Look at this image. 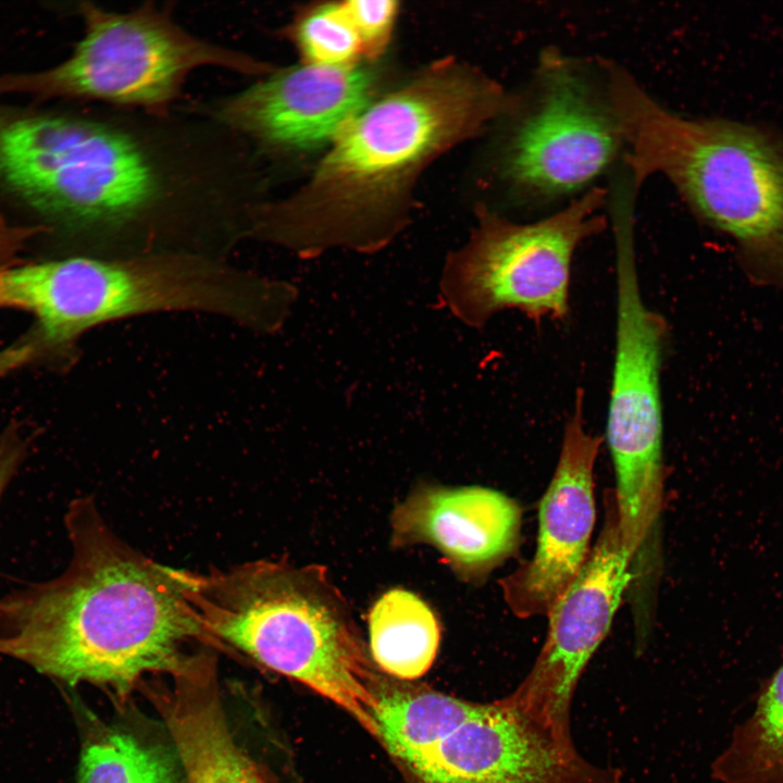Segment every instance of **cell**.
<instances>
[{
	"instance_id": "1",
	"label": "cell",
	"mask_w": 783,
	"mask_h": 783,
	"mask_svg": "<svg viewBox=\"0 0 783 783\" xmlns=\"http://www.w3.org/2000/svg\"><path fill=\"white\" fill-rule=\"evenodd\" d=\"M71 559L58 576L0 598V654L71 685L125 692L144 675L187 674L216 644L188 600L178 569L133 548L91 497L64 514Z\"/></svg>"
},
{
	"instance_id": "2",
	"label": "cell",
	"mask_w": 783,
	"mask_h": 783,
	"mask_svg": "<svg viewBox=\"0 0 783 783\" xmlns=\"http://www.w3.org/2000/svg\"><path fill=\"white\" fill-rule=\"evenodd\" d=\"M518 105L476 72L452 63L427 70L363 109L300 191L257 211L252 233L301 258L336 247L378 251L402 229L422 169Z\"/></svg>"
},
{
	"instance_id": "3",
	"label": "cell",
	"mask_w": 783,
	"mask_h": 783,
	"mask_svg": "<svg viewBox=\"0 0 783 783\" xmlns=\"http://www.w3.org/2000/svg\"><path fill=\"white\" fill-rule=\"evenodd\" d=\"M607 87L633 184L667 178L696 217L732 239L749 282L783 290V133L675 113L616 64Z\"/></svg>"
},
{
	"instance_id": "4",
	"label": "cell",
	"mask_w": 783,
	"mask_h": 783,
	"mask_svg": "<svg viewBox=\"0 0 783 783\" xmlns=\"http://www.w3.org/2000/svg\"><path fill=\"white\" fill-rule=\"evenodd\" d=\"M0 308L34 316L29 331L0 351L8 373L69 352L94 327L151 313H209L261 333L277 313L278 288L273 278L196 253L74 257L1 272Z\"/></svg>"
},
{
	"instance_id": "5",
	"label": "cell",
	"mask_w": 783,
	"mask_h": 783,
	"mask_svg": "<svg viewBox=\"0 0 783 783\" xmlns=\"http://www.w3.org/2000/svg\"><path fill=\"white\" fill-rule=\"evenodd\" d=\"M178 574L216 644L332 700L378 738L376 687L383 674L325 567L261 559Z\"/></svg>"
},
{
	"instance_id": "6",
	"label": "cell",
	"mask_w": 783,
	"mask_h": 783,
	"mask_svg": "<svg viewBox=\"0 0 783 783\" xmlns=\"http://www.w3.org/2000/svg\"><path fill=\"white\" fill-rule=\"evenodd\" d=\"M163 183L145 147L121 129L0 110V184L65 226L130 225L160 202Z\"/></svg>"
},
{
	"instance_id": "7",
	"label": "cell",
	"mask_w": 783,
	"mask_h": 783,
	"mask_svg": "<svg viewBox=\"0 0 783 783\" xmlns=\"http://www.w3.org/2000/svg\"><path fill=\"white\" fill-rule=\"evenodd\" d=\"M80 12L85 34L71 57L41 72L0 76V96L95 99L162 110L198 67L249 75L271 71L248 54L190 35L148 5L119 13L85 2Z\"/></svg>"
},
{
	"instance_id": "8",
	"label": "cell",
	"mask_w": 783,
	"mask_h": 783,
	"mask_svg": "<svg viewBox=\"0 0 783 783\" xmlns=\"http://www.w3.org/2000/svg\"><path fill=\"white\" fill-rule=\"evenodd\" d=\"M604 203L605 191L593 188L532 223L483 214L469 243L445 261L439 283L445 306L474 328L509 309L534 322L563 320L574 253L604 229Z\"/></svg>"
},
{
	"instance_id": "9",
	"label": "cell",
	"mask_w": 783,
	"mask_h": 783,
	"mask_svg": "<svg viewBox=\"0 0 783 783\" xmlns=\"http://www.w3.org/2000/svg\"><path fill=\"white\" fill-rule=\"evenodd\" d=\"M623 147L606 79L598 86L581 64L548 51L504 147L502 173L525 200L550 201L586 188Z\"/></svg>"
},
{
	"instance_id": "10",
	"label": "cell",
	"mask_w": 783,
	"mask_h": 783,
	"mask_svg": "<svg viewBox=\"0 0 783 783\" xmlns=\"http://www.w3.org/2000/svg\"><path fill=\"white\" fill-rule=\"evenodd\" d=\"M616 338L606 437L618 500L648 509L663 498L661 369L668 326L642 296L634 228L613 227Z\"/></svg>"
},
{
	"instance_id": "11",
	"label": "cell",
	"mask_w": 783,
	"mask_h": 783,
	"mask_svg": "<svg viewBox=\"0 0 783 783\" xmlns=\"http://www.w3.org/2000/svg\"><path fill=\"white\" fill-rule=\"evenodd\" d=\"M631 583L612 489L605 494L601 531L583 569L547 612L544 645L508 697L531 721L573 744L570 708L577 682L607 637Z\"/></svg>"
},
{
	"instance_id": "12",
	"label": "cell",
	"mask_w": 783,
	"mask_h": 783,
	"mask_svg": "<svg viewBox=\"0 0 783 783\" xmlns=\"http://www.w3.org/2000/svg\"><path fill=\"white\" fill-rule=\"evenodd\" d=\"M573 409L554 475L539 501L533 557L500 581L505 602L518 618L546 616L580 574L592 550L594 468L604 439L586 427L581 389Z\"/></svg>"
},
{
	"instance_id": "13",
	"label": "cell",
	"mask_w": 783,
	"mask_h": 783,
	"mask_svg": "<svg viewBox=\"0 0 783 783\" xmlns=\"http://www.w3.org/2000/svg\"><path fill=\"white\" fill-rule=\"evenodd\" d=\"M371 91L363 69L306 63L227 97L216 116L265 145L309 149L333 141L369 105Z\"/></svg>"
},
{
	"instance_id": "14",
	"label": "cell",
	"mask_w": 783,
	"mask_h": 783,
	"mask_svg": "<svg viewBox=\"0 0 783 783\" xmlns=\"http://www.w3.org/2000/svg\"><path fill=\"white\" fill-rule=\"evenodd\" d=\"M521 525V507L499 490L424 483L393 510L390 543L431 545L460 580L480 583L515 552Z\"/></svg>"
},
{
	"instance_id": "15",
	"label": "cell",
	"mask_w": 783,
	"mask_h": 783,
	"mask_svg": "<svg viewBox=\"0 0 783 783\" xmlns=\"http://www.w3.org/2000/svg\"><path fill=\"white\" fill-rule=\"evenodd\" d=\"M209 664L178 676L183 683L165 709L176 757L187 783H265L237 745L210 687Z\"/></svg>"
},
{
	"instance_id": "16",
	"label": "cell",
	"mask_w": 783,
	"mask_h": 783,
	"mask_svg": "<svg viewBox=\"0 0 783 783\" xmlns=\"http://www.w3.org/2000/svg\"><path fill=\"white\" fill-rule=\"evenodd\" d=\"M370 655L384 674L413 681L432 667L440 627L431 607L414 593L397 587L384 593L368 613Z\"/></svg>"
},
{
	"instance_id": "17",
	"label": "cell",
	"mask_w": 783,
	"mask_h": 783,
	"mask_svg": "<svg viewBox=\"0 0 783 783\" xmlns=\"http://www.w3.org/2000/svg\"><path fill=\"white\" fill-rule=\"evenodd\" d=\"M720 783H783V663L761 682L749 717L711 766Z\"/></svg>"
},
{
	"instance_id": "18",
	"label": "cell",
	"mask_w": 783,
	"mask_h": 783,
	"mask_svg": "<svg viewBox=\"0 0 783 783\" xmlns=\"http://www.w3.org/2000/svg\"><path fill=\"white\" fill-rule=\"evenodd\" d=\"M77 783H178L176 760L132 734L108 732L84 746Z\"/></svg>"
},
{
	"instance_id": "19",
	"label": "cell",
	"mask_w": 783,
	"mask_h": 783,
	"mask_svg": "<svg viewBox=\"0 0 783 783\" xmlns=\"http://www.w3.org/2000/svg\"><path fill=\"white\" fill-rule=\"evenodd\" d=\"M295 40L306 63L345 66L363 51L362 41L344 3L304 14L296 24Z\"/></svg>"
},
{
	"instance_id": "20",
	"label": "cell",
	"mask_w": 783,
	"mask_h": 783,
	"mask_svg": "<svg viewBox=\"0 0 783 783\" xmlns=\"http://www.w3.org/2000/svg\"><path fill=\"white\" fill-rule=\"evenodd\" d=\"M396 4L389 0H356L344 3L360 36L363 50L376 52L382 48L393 25Z\"/></svg>"
},
{
	"instance_id": "21",
	"label": "cell",
	"mask_w": 783,
	"mask_h": 783,
	"mask_svg": "<svg viewBox=\"0 0 783 783\" xmlns=\"http://www.w3.org/2000/svg\"><path fill=\"white\" fill-rule=\"evenodd\" d=\"M49 231L44 225L25 226L11 224L0 215V273L17 265V258L26 244L38 234Z\"/></svg>"
},
{
	"instance_id": "22",
	"label": "cell",
	"mask_w": 783,
	"mask_h": 783,
	"mask_svg": "<svg viewBox=\"0 0 783 783\" xmlns=\"http://www.w3.org/2000/svg\"><path fill=\"white\" fill-rule=\"evenodd\" d=\"M27 447L17 426H9L0 435V501L21 468Z\"/></svg>"
}]
</instances>
